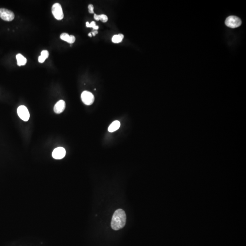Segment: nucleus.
I'll return each mask as SVG.
<instances>
[{
    "mask_svg": "<svg viewBox=\"0 0 246 246\" xmlns=\"http://www.w3.org/2000/svg\"><path fill=\"white\" fill-rule=\"evenodd\" d=\"M126 222V216L124 211L119 209L115 211L112 217L111 226L114 230H119L124 227Z\"/></svg>",
    "mask_w": 246,
    "mask_h": 246,
    "instance_id": "nucleus-1",
    "label": "nucleus"
},
{
    "mask_svg": "<svg viewBox=\"0 0 246 246\" xmlns=\"http://www.w3.org/2000/svg\"><path fill=\"white\" fill-rule=\"evenodd\" d=\"M242 21L238 17L231 16L228 17L225 21V24L230 28H235L241 26Z\"/></svg>",
    "mask_w": 246,
    "mask_h": 246,
    "instance_id": "nucleus-2",
    "label": "nucleus"
},
{
    "mask_svg": "<svg viewBox=\"0 0 246 246\" xmlns=\"http://www.w3.org/2000/svg\"><path fill=\"white\" fill-rule=\"evenodd\" d=\"M51 12L55 19L57 20H61L64 18L63 9L59 3H56L53 5L51 7Z\"/></svg>",
    "mask_w": 246,
    "mask_h": 246,
    "instance_id": "nucleus-3",
    "label": "nucleus"
},
{
    "mask_svg": "<svg viewBox=\"0 0 246 246\" xmlns=\"http://www.w3.org/2000/svg\"><path fill=\"white\" fill-rule=\"evenodd\" d=\"M15 15L11 11L6 8H0V18L4 21H10L14 19Z\"/></svg>",
    "mask_w": 246,
    "mask_h": 246,
    "instance_id": "nucleus-4",
    "label": "nucleus"
},
{
    "mask_svg": "<svg viewBox=\"0 0 246 246\" xmlns=\"http://www.w3.org/2000/svg\"><path fill=\"white\" fill-rule=\"evenodd\" d=\"M81 97L83 103L87 105H91L94 101V95L88 91H84L81 94Z\"/></svg>",
    "mask_w": 246,
    "mask_h": 246,
    "instance_id": "nucleus-5",
    "label": "nucleus"
},
{
    "mask_svg": "<svg viewBox=\"0 0 246 246\" xmlns=\"http://www.w3.org/2000/svg\"><path fill=\"white\" fill-rule=\"evenodd\" d=\"M17 114L19 117L24 121H27L30 118L28 109L24 105H21L17 108Z\"/></svg>",
    "mask_w": 246,
    "mask_h": 246,
    "instance_id": "nucleus-6",
    "label": "nucleus"
},
{
    "mask_svg": "<svg viewBox=\"0 0 246 246\" xmlns=\"http://www.w3.org/2000/svg\"><path fill=\"white\" fill-rule=\"evenodd\" d=\"M66 155V150L63 147H57L53 151L52 156L53 158L57 160L63 159Z\"/></svg>",
    "mask_w": 246,
    "mask_h": 246,
    "instance_id": "nucleus-7",
    "label": "nucleus"
},
{
    "mask_svg": "<svg viewBox=\"0 0 246 246\" xmlns=\"http://www.w3.org/2000/svg\"><path fill=\"white\" fill-rule=\"evenodd\" d=\"M66 104L64 101L60 100L58 101L54 107V111L56 114H59L64 112L65 110Z\"/></svg>",
    "mask_w": 246,
    "mask_h": 246,
    "instance_id": "nucleus-8",
    "label": "nucleus"
},
{
    "mask_svg": "<svg viewBox=\"0 0 246 246\" xmlns=\"http://www.w3.org/2000/svg\"><path fill=\"white\" fill-rule=\"evenodd\" d=\"M60 37L62 40L70 44L74 43L76 40L75 37L74 35H69L67 33L61 34Z\"/></svg>",
    "mask_w": 246,
    "mask_h": 246,
    "instance_id": "nucleus-9",
    "label": "nucleus"
},
{
    "mask_svg": "<svg viewBox=\"0 0 246 246\" xmlns=\"http://www.w3.org/2000/svg\"><path fill=\"white\" fill-rule=\"evenodd\" d=\"M17 65L19 66H24L26 65L27 59L26 57L21 55V54L18 53L16 55Z\"/></svg>",
    "mask_w": 246,
    "mask_h": 246,
    "instance_id": "nucleus-10",
    "label": "nucleus"
},
{
    "mask_svg": "<svg viewBox=\"0 0 246 246\" xmlns=\"http://www.w3.org/2000/svg\"><path fill=\"white\" fill-rule=\"evenodd\" d=\"M120 121L118 120L114 121L109 126L108 131L110 132H114L120 128Z\"/></svg>",
    "mask_w": 246,
    "mask_h": 246,
    "instance_id": "nucleus-11",
    "label": "nucleus"
},
{
    "mask_svg": "<svg viewBox=\"0 0 246 246\" xmlns=\"http://www.w3.org/2000/svg\"><path fill=\"white\" fill-rule=\"evenodd\" d=\"M94 18L96 21H102L103 23H106L108 21V17L106 15H97L96 14H94Z\"/></svg>",
    "mask_w": 246,
    "mask_h": 246,
    "instance_id": "nucleus-12",
    "label": "nucleus"
},
{
    "mask_svg": "<svg viewBox=\"0 0 246 246\" xmlns=\"http://www.w3.org/2000/svg\"><path fill=\"white\" fill-rule=\"evenodd\" d=\"M124 38V36L122 34H119L118 35H114L112 38V41L114 43H121Z\"/></svg>",
    "mask_w": 246,
    "mask_h": 246,
    "instance_id": "nucleus-13",
    "label": "nucleus"
},
{
    "mask_svg": "<svg viewBox=\"0 0 246 246\" xmlns=\"http://www.w3.org/2000/svg\"><path fill=\"white\" fill-rule=\"evenodd\" d=\"M41 56H42L44 58L46 59L47 58H48L49 56V53L47 50L42 51L41 53Z\"/></svg>",
    "mask_w": 246,
    "mask_h": 246,
    "instance_id": "nucleus-14",
    "label": "nucleus"
},
{
    "mask_svg": "<svg viewBox=\"0 0 246 246\" xmlns=\"http://www.w3.org/2000/svg\"><path fill=\"white\" fill-rule=\"evenodd\" d=\"M90 27H92L94 30L96 31L99 28V27L98 26H97L96 24V23L94 21H92L90 23Z\"/></svg>",
    "mask_w": 246,
    "mask_h": 246,
    "instance_id": "nucleus-15",
    "label": "nucleus"
},
{
    "mask_svg": "<svg viewBox=\"0 0 246 246\" xmlns=\"http://www.w3.org/2000/svg\"><path fill=\"white\" fill-rule=\"evenodd\" d=\"M88 11L90 13H94V7L92 4H90L88 6Z\"/></svg>",
    "mask_w": 246,
    "mask_h": 246,
    "instance_id": "nucleus-16",
    "label": "nucleus"
},
{
    "mask_svg": "<svg viewBox=\"0 0 246 246\" xmlns=\"http://www.w3.org/2000/svg\"><path fill=\"white\" fill-rule=\"evenodd\" d=\"M45 58H44L43 57H42V56H40L38 57V61H39L40 63H43L44 62V61H45Z\"/></svg>",
    "mask_w": 246,
    "mask_h": 246,
    "instance_id": "nucleus-17",
    "label": "nucleus"
},
{
    "mask_svg": "<svg viewBox=\"0 0 246 246\" xmlns=\"http://www.w3.org/2000/svg\"><path fill=\"white\" fill-rule=\"evenodd\" d=\"M91 33L92 34V36H95L98 33V31L94 30Z\"/></svg>",
    "mask_w": 246,
    "mask_h": 246,
    "instance_id": "nucleus-18",
    "label": "nucleus"
},
{
    "mask_svg": "<svg viewBox=\"0 0 246 246\" xmlns=\"http://www.w3.org/2000/svg\"><path fill=\"white\" fill-rule=\"evenodd\" d=\"M86 27H90V23H88V21H87V22H86Z\"/></svg>",
    "mask_w": 246,
    "mask_h": 246,
    "instance_id": "nucleus-19",
    "label": "nucleus"
},
{
    "mask_svg": "<svg viewBox=\"0 0 246 246\" xmlns=\"http://www.w3.org/2000/svg\"><path fill=\"white\" fill-rule=\"evenodd\" d=\"M88 36L90 37H92V34H91V33H88Z\"/></svg>",
    "mask_w": 246,
    "mask_h": 246,
    "instance_id": "nucleus-20",
    "label": "nucleus"
}]
</instances>
